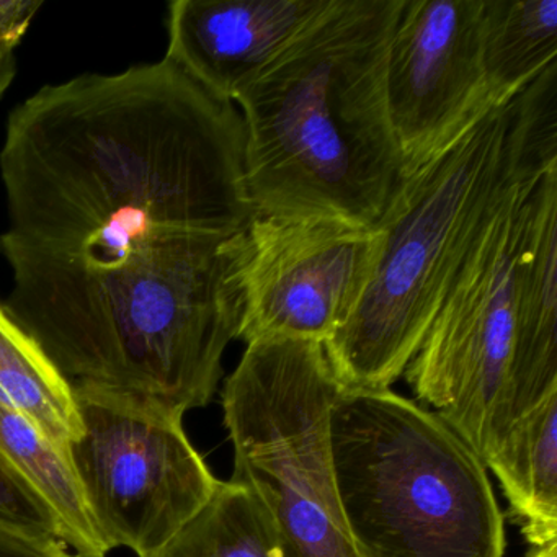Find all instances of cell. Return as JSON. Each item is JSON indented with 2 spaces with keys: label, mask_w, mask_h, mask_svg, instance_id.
Wrapping results in <instances>:
<instances>
[{
  "label": "cell",
  "mask_w": 557,
  "mask_h": 557,
  "mask_svg": "<svg viewBox=\"0 0 557 557\" xmlns=\"http://www.w3.org/2000/svg\"><path fill=\"white\" fill-rule=\"evenodd\" d=\"M4 308L73 384L208 406L253 213L239 109L169 60L45 86L0 149Z\"/></svg>",
  "instance_id": "obj_1"
},
{
  "label": "cell",
  "mask_w": 557,
  "mask_h": 557,
  "mask_svg": "<svg viewBox=\"0 0 557 557\" xmlns=\"http://www.w3.org/2000/svg\"><path fill=\"white\" fill-rule=\"evenodd\" d=\"M557 63L403 178L354 314L324 344L344 389H391L508 195L557 165Z\"/></svg>",
  "instance_id": "obj_2"
},
{
  "label": "cell",
  "mask_w": 557,
  "mask_h": 557,
  "mask_svg": "<svg viewBox=\"0 0 557 557\" xmlns=\"http://www.w3.org/2000/svg\"><path fill=\"white\" fill-rule=\"evenodd\" d=\"M403 0H332L236 99L256 214L371 227L403 182L386 57Z\"/></svg>",
  "instance_id": "obj_3"
},
{
  "label": "cell",
  "mask_w": 557,
  "mask_h": 557,
  "mask_svg": "<svg viewBox=\"0 0 557 557\" xmlns=\"http://www.w3.org/2000/svg\"><path fill=\"white\" fill-rule=\"evenodd\" d=\"M329 435L358 556L504 557L487 468L436 413L391 389H344Z\"/></svg>",
  "instance_id": "obj_4"
},
{
  "label": "cell",
  "mask_w": 557,
  "mask_h": 557,
  "mask_svg": "<svg viewBox=\"0 0 557 557\" xmlns=\"http://www.w3.org/2000/svg\"><path fill=\"white\" fill-rule=\"evenodd\" d=\"M342 391L324 344L293 338L247 344L224 383L231 481L265 505L285 557H360L332 465L329 423Z\"/></svg>",
  "instance_id": "obj_5"
},
{
  "label": "cell",
  "mask_w": 557,
  "mask_h": 557,
  "mask_svg": "<svg viewBox=\"0 0 557 557\" xmlns=\"http://www.w3.org/2000/svg\"><path fill=\"white\" fill-rule=\"evenodd\" d=\"M541 175L508 195L404 371L420 406L448 423L484 465L510 429L515 276Z\"/></svg>",
  "instance_id": "obj_6"
},
{
  "label": "cell",
  "mask_w": 557,
  "mask_h": 557,
  "mask_svg": "<svg viewBox=\"0 0 557 557\" xmlns=\"http://www.w3.org/2000/svg\"><path fill=\"white\" fill-rule=\"evenodd\" d=\"M84 433L71 462L110 550L149 557L220 485L184 429V412L148 397L73 384Z\"/></svg>",
  "instance_id": "obj_7"
},
{
  "label": "cell",
  "mask_w": 557,
  "mask_h": 557,
  "mask_svg": "<svg viewBox=\"0 0 557 557\" xmlns=\"http://www.w3.org/2000/svg\"><path fill=\"white\" fill-rule=\"evenodd\" d=\"M383 249L377 227L256 214L237 234V338L325 344L350 319Z\"/></svg>",
  "instance_id": "obj_8"
},
{
  "label": "cell",
  "mask_w": 557,
  "mask_h": 557,
  "mask_svg": "<svg viewBox=\"0 0 557 557\" xmlns=\"http://www.w3.org/2000/svg\"><path fill=\"white\" fill-rule=\"evenodd\" d=\"M482 14L484 0H403L386 57L403 178L494 107L482 66Z\"/></svg>",
  "instance_id": "obj_9"
},
{
  "label": "cell",
  "mask_w": 557,
  "mask_h": 557,
  "mask_svg": "<svg viewBox=\"0 0 557 557\" xmlns=\"http://www.w3.org/2000/svg\"><path fill=\"white\" fill-rule=\"evenodd\" d=\"M332 0H175L165 60L220 99L237 97Z\"/></svg>",
  "instance_id": "obj_10"
},
{
  "label": "cell",
  "mask_w": 557,
  "mask_h": 557,
  "mask_svg": "<svg viewBox=\"0 0 557 557\" xmlns=\"http://www.w3.org/2000/svg\"><path fill=\"white\" fill-rule=\"evenodd\" d=\"M557 165L534 185L515 276L510 426L557 393ZM510 430V429H508Z\"/></svg>",
  "instance_id": "obj_11"
},
{
  "label": "cell",
  "mask_w": 557,
  "mask_h": 557,
  "mask_svg": "<svg viewBox=\"0 0 557 557\" xmlns=\"http://www.w3.org/2000/svg\"><path fill=\"white\" fill-rule=\"evenodd\" d=\"M531 546L557 540V393L521 416L485 459Z\"/></svg>",
  "instance_id": "obj_12"
},
{
  "label": "cell",
  "mask_w": 557,
  "mask_h": 557,
  "mask_svg": "<svg viewBox=\"0 0 557 557\" xmlns=\"http://www.w3.org/2000/svg\"><path fill=\"white\" fill-rule=\"evenodd\" d=\"M0 459L44 498L60 524L61 541L76 556H109L70 456L2 397Z\"/></svg>",
  "instance_id": "obj_13"
},
{
  "label": "cell",
  "mask_w": 557,
  "mask_h": 557,
  "mask_svg": "<svg viewBox=\"0 0 557 557\" xmlns=\"http://www.w3.org/2000/svg\"><path fill=\"white\" fill-rule=\"evenodd\" d=\"M0 397L27 417L63 455L83 436L73 383L0 305ZM71 458V456H70Z\"/></svg>",
  "instance_id": "obj_14"
},
{
  "label": "cell",
  "mask_w": 557,
  "mask_h": 557,
  "mask_svg": "<svg viewBox=\"0 0 557 557\" xmlns=\"http://www.w3.org/2000/svg\"><path fill=\"white\" fill-rule=\"evenodd\" d=\"M557 57V0H484L482 66L494 107L517 97Z\"/></svg>",
  "instance_id": "obj_15"
},
{
  "label": "cell",
  "mask_w": 557,
  "mask_h": 557,
  "mask_svg": "<svg viewBox=\"0 0 557 557\" xmlns=\"http://www.w3.org/2000/svg\"><path fill=\"white\" fill-rule=\"evenodd\" d=\"M149 557H285L265 505L246 485L221 481L207 505Z\"/></svg>",
  "instance_id": "obj_16"
},
{
  "label": "cell",
  "mask_w": 557,
  "mask_h": 557,
  "mask_svg": "<svg viewBox=\"0 0 557 557\" xmlns=\"http://www.w3.org/2000/svg\"><path fill=\"white\" fill-rule=\"evenodd\" d=\"M0 528L37 537L61 541L60 524L44 498L0 459ZM63 543V541H61Z\"/></svg>",
  "instance_id": "obj_17"
},
{
  "label": "cell",
  "mask_w": 557,
  "mask_h": 557,
  "mask_svg": "<svg viewBox=\"0 0 557 557\" xmlns=\"http://www.w3.org/2000/svg\"><path fill=\"white\" fill-rule=\"evenodd\" d=\"M41 8L44 2L0 0V99L17 76V48Z\"/></svg>",
  "instance_id": "obj_18"
},
{
  "label": "cell",
  "mask_w": 557,
  "mask_h": 557,
  "mask_svg": "<svg viewBox=\"0 0 557 557\" xmlns=\"http://www.w3.org/2000/svg\"><path fill=\"white\" fill-rule=\"evenodd\" d=\"M0 557H79L61 541L37 540L0 528Z\"/></svg>",
  "instance_id": "obj_19"
},
{
  "label": "cell",
  "mask_w": 557,
  "mask_h": 557,
  "mask_svg": "<svg viewBox=\"0 0 557 557\" xmlns=\"http://www.w3.org/2000/svg\"><path fill=\"white\" fill-rule=\"evenodd\" d=\"M527 557H557V540L549 541L543 546L533 547Z\"/></svg>",
  "instance_id": "obj_20"
}]
</instances>
